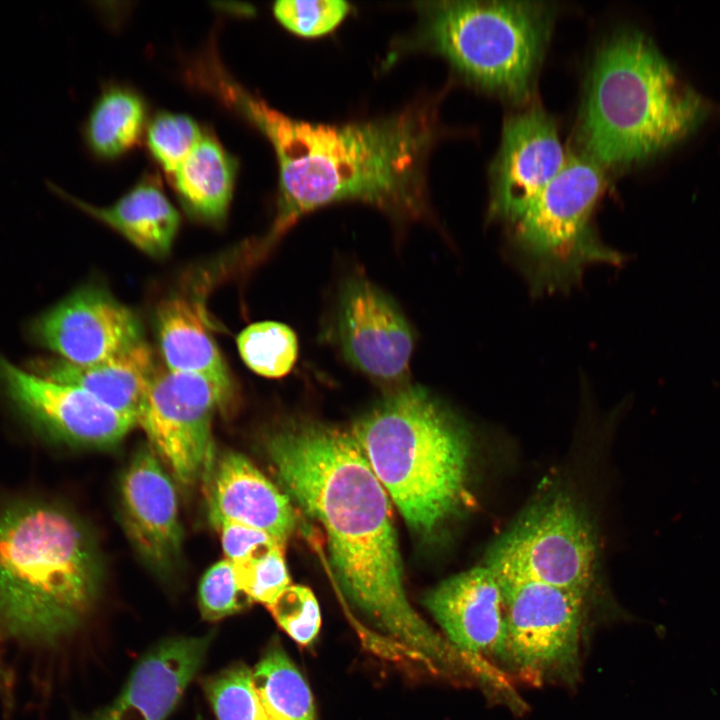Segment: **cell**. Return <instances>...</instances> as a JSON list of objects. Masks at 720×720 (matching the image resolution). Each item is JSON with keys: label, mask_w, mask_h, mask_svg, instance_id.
<instances>
[{"label": "cell", "mask_w": 720, "mask_h": 720, "mask_svg": "<svg viewBox=\"0 0 720 720\" xmlns=\"http://www.w3.org/2000/svg\"><path fill=\"white\" fill-rule=\"evenodd\" d=\"M232 567L239 588L250 601L265 604L267 607L291 584L284 558V546L274 548L259 559Z\"/></svg>", "instance_id": "obj_30"}, {"label": "cell", "mask_w": 720, "mask_h": 720, "mask_svg": "<svg viewBox=\"0 0 720 720\" xmlns=\"http://www.w3.org/2000/svg\"><path fill=\"white\" fill-rule=\"evenodd\" d=\"M335 336L345 360L378 384L397 389L408 379L414 337L393 301L356 276L341 288Z\"/></svg>", "instance_id": "obj_11"}, {"label": "cell", "mask_w": 720, "mask_h": 720, "mask_svg": "<svg viewBox=\"0 0 720 720\" xmlns=\"http://www.w3.org/2000/svg\"><path fill=\"white\" fill-rule=\"evenodd\" d=\"M102 569L81 522L46 502L0 510V630L54 644L85 621L100 593Z\"/></svg>", "instance_id": "obj_3"}, {"label": "cell", "mask_w": 720, "mask_h": 720, "mask_svg": "<svg viewBox=\"0 0 720 720\" xmlns=\"http://www.w3.org/2000/svg\"><path fill=\"white\" fill-rule=\"evenodd\" d=\"M566 160L556 124L543 109L511 115L491 168L489 216L511 228Z\"/></svg>", "instance_id": "obj_14"}, {"label": "cell", "mask_w": 720, "mask_h": 720, "mask_svg": "<svg viewBox=\"0 0 720 720\" xmlns=\"http://www.w3.org/2000/svg\"><path fill=\"white\" fill-rule=\"evenodd\" d=\"M424 604L460 653L507 661L503 596L488 567H474L444 580L426 595Z\"/></svg>", "instance_id": "obj_16"}, {"label": "cell", "mask_w": 720, "mask_h": 720, "mask_svg": "<svg viewBox=\"0 0 720 720\" xmlns=\"http://www.w3.org/2000/svg\"><path fill=\"white\" fill-rule=\"evenodd\" d=\"M0 381L21 415L56 440L108 448L137 426L89 392L21 369L1 356Z\"/></svg>", "instance_id": "obj_12"}, {"label": "cell", "mask_w": 720, "mask_h": 720, "mask_svg": "<svg viewBox=\"0 0 720 720\" xmlns=\"http://www.w3.org/2000/svg\"><path fill=\"white\" fill-rule=\"evenodd\" d=\"M143 340L104 361L76 365L62 359L35 361L34 373L79 387L139 426L149 390L158 371Z\"/></svg>", "instance_id": "obj_19"}, {"label": "cell", "mask_w": 720, "mask_h": 720, "mask_svg": "<svg viewBox=\"0 0 720 720\" xmlns=\"http://www.w3.org/2000/svg\"><path fill=\"white\" fill-rule=\"evenodd\" d=\"M202 687L217 720H268L245 664H232L206 677Z\"/></svg>", "instance_id": "obj_26"}, {"label": "cell", "mask_w": 720, "mask_h": 720, "mask_svg": "<svg viewBox=\"0 0 720 720\" xmlns=\"http://www.w3.org/2000/svg\"><path fill=\"white\" fill-rule=\"evenodd\" d=\"M155 328L168 370L205 378L231 402L233 379L200 303L184 295L163 299L156 308Z\"/></svg>", "instance_id": "obj_20"}, {"label": "cell", "mask_w": 720, "mask_h": 720, "mask_svg": "<svg viewBox=\"0 0 720 720\" xmlns=\"http://www.w3.org/2000/svg\"><path fill=\"white\" fill-rule=\"evenodd\" d=\"M245 365L259 376L282 378L294 368L298 358L295 332L277 321H260L244 328L236 338Z\"/></svg>", "instance_id": "obj_25"}, {"label": "cell", "mask_w": 720, "mask_h": 720, "mask_svg": "<svg viewBox=\"0 0 720 720\" xmlns=\"http://www.w3.org/2000/svg\"><path fill=\"white\" fill-rule=\"evenodd\" d=\"M264 447L286 495L323 527L353 605L432 668L454 664V647L407 598L388 493L352 433L299 420L269 433Z\"/></svg>", "instance_id": "obj_1"}, {"label": "cell", "mask_w": 720, "mask_h": 720, "mask_svg": "<svg viewBox=\"0 0 720 720\" xmlns=\"http://www.w3.org/2000/svg\"><path fill=\"white\" fill-rule=\"evenodd\" d=\"M214 632L165 639L132 669L119 695L80 720H166L206 658Z\"/></svg>", "instance_id": "obj_17"}, {"label": "cell", "mask_w": 720, "mask_h": 720, "mask_svg": "<svg viewBox=\"0 0 720 720\" xmlns=\"http://www.w3.org/2000/svg\"><path fill=\"white\" fill-rule=\"evenodd\" d=\"M420 41L464 77L509 99L528 98L550 31V9L530 1L422 3Z\"/></svg>", "instance_id": "obj_6"}, {"label": "cell", "mask_w": 720, "mask_h": 720, "mask_svg": "<svg viewBox=\"0 0 720 720\" xmlns=\"http://www.w3.org/2000/svg\"><path fill=\"white\" fill-rule=\"evenodd\" d=\"M146 117L143 99L133 90L111 87L94 104L83 129L85 142L95 155L115 158L139 140Z\"/></svg>", "instance_id": "obj_23"}, {"label": "cell", "mask_w": 720, "mask_h": 720, "mask_svg": "<svg viewBox=\"0 0 720 720\" xmlns=\"http://www.w3.org/2000/svg\"><path fill=\"white\" fill-rule=\"evenodd\" d=\"M208 516L215 527L229 521L266 532L283 544L296 527L290 498L244 455L228 451L206 476Z\"/></svg>", "instance_id": "obj_18"}, {"label": "cell", "mask_w": 720, "mask_h": 720, "mask_svg": "<svg viewBox=\"0 0 720 720\" xmlns=\"http://www.w3.org/2000/svg\"><path fill=\"white\" fill-rule=\"evenodd\" d=\"M252 675L268 720H315L310 688L281 646L268 647Z\"/></svg>", "instance_id": "obj_24"}, {"label": "cell", "mask_w": 720, "mask_h": 720, "mask_svg": "<svg viewBox=\"0 0 720 720\" xmlns=\"http://www.w3.org/2000/svg\"><path fill=\"white\" fill-rule=\"evenodd\" d=\"M125 533L146 565L160 575L172 571L182 554L183 531L171 474L152 447H140L120 484Z\"/></svg>", "instance_id": "obj_15"}, {"label": "cell", "mask_w": 720, "mask_h": 720, "mask_svg": "<svg viewBox=\"0 0 720 720\" xmlns=\"http://www.w3.org/2000/svg\"><path fill=\"white\" fill-rule=\"evenodd\" d=\"M229 404L203 377L158 369L139 426L180 485L205 480L215 461L213 418Z\"/></svg>", "instance_id": "obj_9"}, {"label": "cell", "mask_w": 720, "mask_h": 720, "mask_svg": "<svg viewBox=\"0 0 720 720\" xmlns=\"http://www.w3.org/2000/svg\"><path fill=\"white\" fill-rule=\"evenodd\" d=\"M200 127L189 116L157 114L147 130V145L162 169L172 175L202 138Z\"/></svg>", "instance_id": "obj_27"}, {"label": "cell", "mask_w": 720, "mask_h": 720, "mask_svg": "<svg viewBox=\"0 0 720 720\" xmlns=\"http://www.w3.org/2000/svg\"><path fill=\"white\" fill-rule=\"evenodd\" d=\"M708 111L648 37L624 31L596 54L580 139L602 168L629 166L684 139Z\"/></svg>", "instance_id": "obj_4"}, {"label": "cell", "mask_w": 720, "mask_h": 720, "mask_svg": "<svg viewBox=\"0 0 720 720\" xmlns=\"http://www.w3.org/2000/svg\"><path fill=\"white\" fill-rule=\"evenodd\" d=\"M49 187L148 256L162 258L169 253L178 232L180 216L156 177H143L120 199L106 207L85 203L54 184L50 183Z\"/></svg>", "instance_id": "obj_21"}, {"label": "cell", "mask_w": 720, "mask_h": 720, "mask_svg": "<svg viewBox=\"0 0 720 720\" xmlns=\"http://www.w3.org/2000/svg\"><path fill=\"white\" fill-rule=\"evenodd\" d=\"M235 95L271 142L279 164L276 217L253 245V263L302 216L331 203L360 201L398 219L423 216L424 164L436 137L431 110L324 125L293 119L239 91Z\"/></svg>", "instance_id": "obj_2"}, {"label": "cell", "mask_w": 720, "mask_h": 720, "mask_svg": "<svg viewBox=\"0 0 720 720\" xmlns=\"http://www.w3.org/2000/svg\"><path fill=\"white\" fill-rule=\"evenodd\" d=\"M41 346L76 365L109 359L143 341L138 316L109 291L80 288L39 316L31 326Z\"/></svg>", "instance_id": "obj_13"}, {"label": "cell", "mask_w": 720, "mask_h": 720, "mask_svg": "<svg viewBox=\"0 0 720 720\" xmlns=\"http://www.w3.org/2000/svg\"><path fill=\"white\" fill-rule=\"evenodd\" d=\"M349 4L343 0H280L273 12L289 31L316 37L329 33L345 18Z\"/></svg>", "instance_id": "obj_28"}, {"label": "cell", "mask_w": 720, "mask_h": 720, "mask_svg": "<svg viewBox=\"0 0 720 720\" xmlns=\"http://www.w3.org/2000/svg\"><path fill=\"white\" fill-rule=\"evenodd\" d=\"M590 521L565 491L535 499L489 547L485 566L499 583L539 582L587 594L597 570Z\"/></svg>", "instance_id": "obj_8"}, {"label": "cell", "mask_w": 720, "mask_h": 720, "mask_svg": "<svg viewBox=\"0 0 720 720\" xmlns=\"http://www.w3.org/2000/svg\"><path fill=\"white\" fill-rule=\"evenodd\" d=\"M351 433L416 532L432 534L465 504L466 431L424 388L406 384L394 389L356 421Z\"/></svg>", "instance_id": "obj_5"}, {"label": "cell", "mask_w": 720, "mask_h": 720, "mask_svg": "<svg viewBox=\"0 0 720 720\" xmlns=\"http://www.w3.org/2000/svg\"><path fill=\"white\" fill-rule=\"evenodd\" d=\"M221 535L225 559L232 565L259 559L282 542L259 529L224 521L215 526Z\"/></svg>", "instance_id": "obj_32"}, {"label": "cell", "mask_w": 720, "mask_h": 720, "mask_svg": "<svg viewBox=\"0 0 720 720\" xmlns=\"http://www.w3.org/2000/svg\"><path fill=\"white\" fill-rule=\"evenodd\" d=\"M603 168L588 156L567 157L562 169L509 228V251L534 293L570 288L593 264L621 256L595 234L590 217L604 188Z\"/></svg>", "instance_id": "obj_7"}, {"label": "cell", "mask_w": 720, "mask_h": 720, "mask_svg": "<svg viewBox=\"0 0 720 720\" xmlns=\"http://www.w3.org/2000/svg\"><path fill=\"white\" fill-rule=\"evenodd\" d=\"M198 602L200 613L207 621H218L234 615L251 603L239 588L233 567L226 559L212 565L203 575Z\"/></svg>", "instance_id": "obj_31"}, {"label": "cell", "mask_w": 720, "mask_h": 720, "mask_svg": "<svg viewBox=\"0 0 720 720\" xmlns=\"http://www.w3.org/2000/svg\"><path fill=\"white\" fill-rule=\"evenodd\" d=\"M237 165L212 136L200 141L171 175L177 197L194 219L214 226L224 223L229 209Z\"/></svg>", "instance_id": "obj_22"}, {"label": "cell", "mask_w": 720, "mask_h": 720, "mask_svg": "<svg viewBox=\"0 0 720 720\" xmlns=\"http://www.w3.org/2000/svg\"><path fill=\"white\" fill-rule=\"evenodd\" d=\"M267 608L277 624L297 643L308 645L318 635L320 609L308 587L290 584Z\"/></svg>", "instance_id": "obj_29"}, {"label": "cell", "mask_w": 720, "mask_h": 720, "mask_svg": "<svg viewBox=\"0 0 720 720\" xmlns=\"http://www.w3.org/2000/svg\"><path fill=\"white\" fill-rule=\"evenodd\" d=\"M499 585L506 618L507 661L534 683L574 667L587 594L531 581Z\"/></svg>", "instance_id": "obj_10"}]
</instances>
